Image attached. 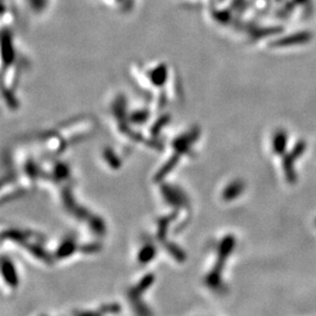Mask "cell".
Here are the masks:
<instances>
[{
	"instance_id": "1",
	"label": "cell",
	"mask_w": 316,
	"mask_h": 316,
	"mask_svg": "<svg viewBox=\"0 0 316 316\" xmlns=\"http://www.w3.org/2000/svg\"><path fill=\"white\" fill-rule=\"evenodd\" d=\"M129 72L139 88L160 105L170 97L169 94L171 95L176 94L173 91L178 86L176 73L169 62L164 60L136 62L130 65Z\"/></svg>"
},
{
	"instance_id": "3",
	"label": "cell",
	"mask_w": 316,
	"mask_h": 316,
	"mask_svg": "<svg viewBox=\"0 0 316 316\" xmlns=\"http://www.w3.org/2000/svg\"><path fill=\"white\" fill-rule=\"evenodd\" d=\"M17 11L31 19H41L50 11L55 0H10Z\"/></svg>"
},
{
	"instance_id": "2",
	"label": "cell",
	"mask_w": 316,
	"mask_h": 316,
	"mask_svg": "<svg viewBox=\"0 0 316 316\" xmlns=\"http://www.w3.org/2000/svg\"><path fill=\"white\" fill-rule=\"evenodd\" d=\"M2 45V91L9 107H16V91L25 71L30 63L29 58L26 56L18 37L12 31V27H2L1 29Z\"/></svg>"
}]
</instances>
